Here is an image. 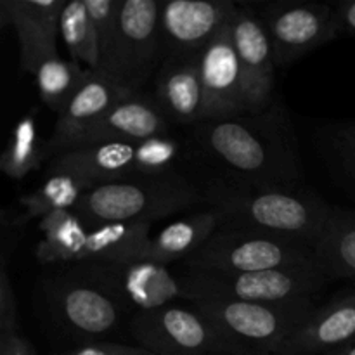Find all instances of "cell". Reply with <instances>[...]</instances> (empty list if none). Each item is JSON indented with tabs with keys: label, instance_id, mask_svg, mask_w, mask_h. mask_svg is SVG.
Returning <instances> with one entry per match:
<instances>
[{
	"label": "cell",
	"instance_id": "cell-30",
	"mask_svg": "<svg viewBox=\"0 0 355 355\" xmlns=\"http://www.w3.org/2000/svg\"><path fill=\"white\" fill-rule=\"evenodd\" d=\"M184 155V142L172 134L155 135L135 142L134 175H162L175 170Z\"/></svg>",
	"mask_w": 355,
	"mask_h": 355
},
{
	"label": "cell",
	"instance_id": "cell-8",
	"mask_svg": "<svg viewBox=\"0 0 355 355\" xmlns=\"http://www.w3.org/2000/svg\"><path fill=\"white\" fill-rule=\"evenodd\" d=\"M162 0H121L113 51L101 73L130 92H142L153 73H158L163 52Z\"/></svg>",
	"mask_w": 355,
	"mask_h": 355
},
{
	"label": "cell",
	"instance_id": "cell-3",
	"mask_svg": "<svg viewBox=\"0 0 355 355\" xmlns=\"http://www.w3.org/2000/svg\"><path fill=\"white\" fill-rule=\"evenodd\" d=\"M198 205H203L200 184L173 170L162 175H128L90 187L73 211L87 227H94L111 222L155 224Z\"/></svg>",
	"mask_w": 355,
	"mask_h": 355
},
{
	"label": "cell",
	"instance_id": "cell-24",
	"mask_svg": "<svg viewBox=\"0 0 355 355\" xmlns=\"http://www.w3.org/2000/svg\"><path fill=\"white\" fill-rule=\"evenodd\" d=\"M90 187L85 179L75 173L49 172L37 189L19 198L21 214L12 217V224L19 227L30 220L40 222L54 211L75 210Z\"/></svg>",
	"mask_w": 355,
	"mask_h": 355
},
{
	"label": "cell",
	"instance_id": "cell-9",
	"mask_svg": "<svg viewBox=\"0 0 355 355\" xmlns=\"http://www.w3.org/2000/svg\"><path fill=\"white\" fill-rule=\"evenodd\" d=\"M128 326L139 347L155 355H236L217 326L191 302L135 312Z\"/></svg>",
	"mask_w": 355,
	"mask_h": 355
},
{
	"label": "cell",
	"instance_id": "cell-7",
	"mask_svg": "<svg viewBox=\"0 0 355 355\" xmlns=\"http://www.w3.org/2000/svg\"><path fill=\"white\" fill-rule=\"evenodd\" d=\"M182 276L184 300H232L250 304H290L311 300L328 279L315 266L222 274L187 270Z\"/></svg>",
	"mask_w": 355,
	"mask_h": 355
},
{
	"label": "cell",
	"instance_id": "cell-16",
	"mask_svg": "<svg viewBox=\"0 0 355 355\" xmlns=\"http://www.w3.org/2000/svg\"><path fill=\"white\" fill-rule=\"evenodd\" d=\"M137 92H130L128 89L114 82L111 76L101 71H92L87 82L73 96L62 114H59L54 125L51 139L45 142V156H58L66 151L68 146L89 130L94 123L101 120L113 106L128 96Z\"/></svg>",
	"mask_w": 355,
	"mask_h": 355
},
{
	"label": "cell",
	"instance_id": "cell-33",
	"mask_svg": "<svg viewBox=\"0 0 355 355\" xmlns=\"http://www.w3.org/2000/svg\"><path fill=\"white\" fill-rule=\"evenodd\" d=\"M64 355H155L142 347L123 345L114 342H83L75 345L73 349L66 350Z\"/></svg>",
	"mask_w": 355,
	"mask_h": 355
},
{
	"label": "cell",
	"instance_id": "cell-10",
	"mask_svg": "<svg viewBox=\"0 0 355 355\" xmlns=\"http://www.w3.org/2000/svg\"><path fill=\"white\" fill-rule=\"evenodd\" d=\"M266 26L277 68L298 61L343 31L336 7L315 2H270L257 12Z\"/></svg>",
	"mask_w": 355,
	"mask_h": 355
},
{
	"label": "cell",
	"instance_id": "cell-15",
	"mask_svg": "<svg viewBox=\"0 0 355 355\" xmlns=\"http://www.w3.org/2000/svg\"><path fill=\"white\" fill-rule=\"evenodd\" d=\"M232 16L200 55L203 89L201 121L222 120L246 113L241 68L232 42Z\"/></svg>",
	"mask_w": 355,
	"mask_h": 355
},
{
	"label": "cell",
	"instance_id": "cell-21",
	"mask_svg": "<svg viewBox=\"0 0 355 355\" xmlns=\"http://www.w3.org/2000/svg\"><path fill=\"white\" fill-rule=\"evenodd\" d=\"M314 263L326 279L355 281V211L331 205L314 245Z\"/></svg>",
	"mask_w": 355,
	"mask_h": 355
},
{
	"label": "cell",
	"instance_id": "cell-12",
	"mask_svg": "<svg viewBox=\"0 0 355 355\" xmlns=\"http://www.w3.org/2000/svg\"><path fill=\"white\" fill-rule=\"evenodd\" d=\"M232 0H170L162 3L159 28L165 58H200L234 12Z\"/></svg>",
	"mask_w": 355,
	"mask_h": 355
},
{
	"label": "cell",
	"instance_id": "cell-27",
	"mask_svg": "<svg viewBox=\"0 0 355 355\" xmlns=\"http://www.w3.org/2000/svg\"><path fill=\"white\" fill-rule=\"evenodd\" d=\"M315 144L333 179L355 200V118L319 127Z\"/></svg>",
	"mask_w": 355,
	"mask_h": 355
},
{
	"label": "cell",
	"instance_id": "cell-2",
	"mask_svg": "<svg viewBox=\"0 0 355 355\" xmlns=\"http://www.w3.org/2000/svg\"><path fill=\"white\" fill-rule=\"evenodd\" d=\"M203 205L220 224L239 225L305 243L314 250L331 205L304 184L266 187L208 177L200 184Z\"/></svg>",
	"mask_w": 355,
	"mask_h": 355
},
{
	"label": "cell",
	"instance_id": "cell-22",
	"mask_svg": "<svg viewBox=\"0 0 355 355\" xmlns=\"http://www.w3.org/2000/svg\"><path fill=\"white\" fill-rule=\"evenodd\" d=\"M218 225L220 218L211 210L187 215L163 227L155 238L149 239V245L146 246L141 257L158 260L168 266L184 262L211 238Z\"/></svg>",
	"mask_w": 355,
	"mask_h": 355
},
{
	"label": "cell",
	"instance_id": "cell-13",
	"mask_svg": "<svg viewBox=\"0 0 355 355\" xmlns=\"http://www.w3.org/2000/svg\"><path fill=\"white\" fill-rule=\"evenodd\" d=\"M96 263L130 311L149 312L184 300L182 276L173 274L168 263L146 257Z\"/></svg>",
	"mask_w": 355,
	"mask_h": 355
},
{
	"label": "cell",
	"instance_id": "cell-5",
	"mask_svg": "<svg viewBox=\"0 0 355 355\" xmlns=\"http://www.w3.org/2000/svg\"><path fill=\"white\" fill-rule=\"evenodd\" d=\"M191 304L217 326L236 355H283L291 335L315 309L312 298L290 304L232 300Z\"/></svg>",
	"mask_w": 355,
	"mask_h": 355
},
{
	"label": "cell",
	"instance_id": "cell-6",
	"mask_svg": "<svg viewBox=\"0 0 355 355\" xmlns=\"http://www.w3.org/2000/svg\"><path fill=\"white\" fill-rule=\"evenodd\" d=\"M315 266L314 250L305 243L239 225L220 224L194 255L184 260L187 270L246 274L288 267Z\"/></svg>",
	"mask_w": 355,
	"mask_h": 355
},
{
	"label": "cell",
	"instance_id": "cell-23",
	"mask_svg": "<svg viewBox=\"0 0 355 355\" xmlns=\"http://www.w3.org/2000/svg\"><path fill=\"white\" fill-rule=\"evenodd\" d=\"M42 239L35 248L37 260L44 266L78 263L89 227L73 210H61L38 222Z\"/></svg>",
	"mask_w": 355,
	"mask_h": 355
},
{
	"label": "cell",
	"instance_id": "cell-17",
	"mask_svg": "<svg viewBox=\"0 0 355 355\" xmlns=\"http://www.w3.org/2000/svg\"><path fill=\"white\" fill-rule=\"evenodd\" d=\"M172 125L166 121L153 96L137 92L111 107L97 123L80 134L68 149L106 142H141L155 135L170 134ZM66 149V151H68Z\"/></svg>",
	"mask_w": 355,
	"mask_h": 355
},
{
	"label": "cell",
	"instance_id": "cell-1",
	"mask_svg": "<svg viewBox=\"0 0 355 355\" xmlns=\"http://www.w3.org/2000/svg\"><path fill=\"white\" fill-rule=\"evenodd\" d=\"M189 137L198 155L214 165L215 177L266 187L302 184L293 121L277 101L257 113L200 121Z\"/></svg>",
	"mask_w": 355,
	"mask_h": 355
},
{
	"label": "cell",
	"instance_id": "cell-4",
	"mask_svg": "<svg viewBox=\"0 0 355 355\" xmlns=\"http://www.w3.org/2000/svg\"><path fill=\"white\" fill-rule=\"evenodd\" d=\"M42 288L54 322L78 343L113 335L130 312L96 262L62 266Z\"/></svg>",
	"mask_w": 355,
	"mask_h": 355
},
{
	"label": "cell",
	"instance_id": "cell-20",
	"mask_svg": "<svg viewBox=\"0 0 355 355\" xmlns=\"http://www.w3.org/2000/svg\"><path fill=\"white\" fill-rule=\"evenodd\" d=\"M135 144L106 142L59 153L49 163V172H69L85 179L90 186L113 182L134 175Z\"/></svg>",
	"mask_w": 355,
	"mask_h": 355
},
{
	"label": "cell",
	"instance_id": "cell-18",
	"mask_svg": "<svg viewBox=\"0 0 355 355\" xmlns=\"http://www.w3.org/2000/svg\"><path fill=\"white\" fill-rule=\"evenodd\" d=\"M153 99L172 127L200 123L203 106L200 58L163 59L156 73Z\"/></svg>",
	"mask_w": 355,
	"mask_h": 355
},
{
	"label": "cell",
	"instance_id": "cell-36",
	"mask_svg": "<svg viewBox=\"0 0 355 355\" xmlns=\"http://www.w3.org/2000/svg\"><path fill=\"white\" fill-rule=\"evenodd\" d=\"M324 355H355V340L354 342L347 343V345H343L342 349H336L333 350V352H328Z\"/></svg>",
	"mask_w": 355,
	"mask_h": 355
},
{
	"label": "cell",
	"instance_id": "cell-32",
	"mask_svg": "<svg viewBox=\"0 0 355 355\" xmlns=\"http://www.w3.org/2000/svg\"><path fill=\"white\" fill-rule=\"evenodd\" d=\"M16 333H19L17 302L7 270V260L2 259L0 260V338Z\"/></svg>",
	"mask_w": 355,
	"mask_h": 355
},
{
	"label": "cell",
	"instance_id": "cell-35",
	"mask_svg": "<svg viewBox=\"0 0 355 355\" xmlns=\"http://www.w3.org/2000/svg\"><path fill=\"white\" fill-rule=\"evenodd\" d=\"M340 23H342L343 31L355 35V0H345L336 6Z\"/></svg>",
	"mask_w": 355,
	"mask_h": 355
},
{
	"label": "cell",
	"instance_id": "cell-29",
	"mask_svg": "<svg viewBox=\"0 0 355 355\" xmlns=\"http://www.w3.org/2000/svg\"><path fill=\"white\" fill-rule=\"evenodd\" d=\"M59 26H61V40L68 49L69 59L80 62L90 71H99V42L85 0H68L61 12Z\"/></svg>",
	"mask_w": 355,
	"mask_h": 355
},
{
	"label": "cell",
	"instance_id": "cell-11",
	"mask_svg": "<svg viewBox=\"0 0 355 355\" xmlns=\"http://www.w3.org/2000/svg\"><path fill=\"white\" fill-rule=\"evenodd\" d=\"M231 31L241 68L246 113L267 110L276 103L274 83L277 64L266 26L250 6L236 2Z\"/></svg>",
	"mask_w": 355,
	"mask_h": 355
},
{
	"label": "cell",
	"instance_id": "cell-34",
	"mask_svg": "<svg viewBox=\"0 0 355 355\" xmlns=\"http://www.w3.org/2000/svg\"><path fill=\"white\" fill-rule=\"evenodd\" d=\"M0 355H37L31 343L26 338L16 333V335L2 336L0 338Z\"/></svg>",
	"mask_w": 355,
	"mask_h": 355
},
{
	"label": "cell",
	"instance_id": "cell-14",
	"mask_svg": "<svg viewBox=\"0 0 355 355\" xmlns=\"http://www.w3.org/2000/svg\"><path fill=\"white\" fill-rule=\"evenodd\" d=\"M68 0H0V26L12 28L19 42V64L35 75L45 59L58 55L61 12Z\"/></svg>",
	"mask_w": 355,
	"mask_h": 355
},
{
	"label": "cell",
	"instance_id": "cell-25",
	"mask_svg": "<svg viewBox=\"0 0 355 355\" xmlns=\"http://www.w3.org/2000/svg\"><path fill=\"white\" fill-rule=\"evenodd\" d=\"M153 224L111 222L89 227L80 262H118L141 257L151 239Z\"/></svg>",
	"mask_w": 355,
	"mask_h": 355
},
{
	"label": "cell",
	"instance_id": "cell-26",
	"mask_svg": "<svg viewBox=\"0 0 355 355\" xmlns=\"http://www.w3.org/2000/svg\"><path fill=\"white\" fill-rule=\"evenodd\" d=\"M90 73L92 71L80 62L73 59H62L58 54L45 59L33 76L42 103L59 116L73 96L78 92L80 87L87 82Z\"/></svg>",
	"mask_w": 355,
	"mask_h": 355
},
{
	"label": "cell",
	"instance_id": "cell-19",
	"mask_svg": "<svg viewBox=\"0 0 355 355\" xmlns=\"http://www.w3.org/2000/svg\"><path fill=\"white\" fill-rule=\"evenodd\" d=\"M355 340V291L342 293L302 322L283 355H324Z\"/></svg>",
	"mask_w": 355,
	"mask_h": 355
},
{
	"label": "cell",
	"instance_id": "cell-31",
	"mask_svg": "<svg viewBox=\"0 0 355 355\" xmlns=\"http://www.w3.org/2000/svg\"><path fill=\"white\" fill-rule=\"evenodd\" d=\"M121 0H85L87 10L96 28L97 42H99L101 52V69L110 59L111 51L114 45L118 26V10H120Z\"/></svg>",
	"mask_w": 355,
	"mask_h": 355
},
{
	"label": "cell",
	"instance_id": "cell-28",
	"mask_svg": "<svg viewBox=\"0 0 355 355\" xmlns=\"http://www.w3.org/2000/svg\"><path fill=\"white\" fill-rule=\"evenodd\" d=\"M45 144L40 142L37 127V110H30L14 123L9 142L0 156V170L12 180H23L42 166Z\"/></svg>",
	"mask_w": 355,
	"mask_h": 355
}]
</instances>
